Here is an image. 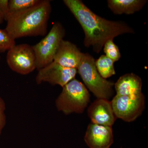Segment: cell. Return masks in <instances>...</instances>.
Segmentation results:
<instances>
[{"label":"cell","mask_w":148,"mask_h":148,"mask_svg":"<svg viewBox=\"0 0 148 148\" xmlns=\"http://www.w3.org/2000/svg\"><path fill=\"white\" fill-rule=\"evenodd\" d=\"M65 5L78 21L84 32V44L99 53L105 43L120 35L133 34L134 29L125 22L108 20L95 14L80 0H64Z\"/></svg>","instance_id":"6da1fadb"},{"label":"cell","mask_w":148,"mask_h":148,"mask_svg":"<svg viewBox=\"0 0 148 148\" xmlns=\"http://www.w3.org/2000/svg\"><path fill=\"white\" fill-rule=\"evenodd\" d=\"M51 12V1L41 0L26 10L12 14L7 19L5 30L14 39L45 36Z\"/></svg>","instance_id":"7a4b0ae2"},{"label":"cell","mask_w":148,"mask_h":148,"mask_svg":"<svg viewBox=\"0 0 148 148\" xmlns=\"http://www.w3.org/2000/svg\"><path fill=\"white\" fill-rule=\"evenodd\" d=\"M62 88L56 101L58 110L66 115L82 113L90 102V94L86 86L75 78Z\"/></svg>","instance_id":"3957f363"},{"label":"cell","mask_w":148,"mask_h":148,"mask_svg":"<svg viewBox=\"0 0 148 148\" xmlns=\"http://www.w3.org/2000/svg\"><path fill=\"white\" fill-rule=\"evenodd\" d=\"M77 71L86 86L98 99L108 100L112 96L114 84L101 76L95 67V59L90 54L83 53Z\"/></svg>","instance_id":"277c9868"},{"label":"cell","mask_w":148,"mask_h":148,"mask_svg":"<svg viewBox=\"0 0 148 148\" xmlns=\"http://www.w3.org/2000/svg\"><path fill=\"white\" fill-rule=\"evenodd\" d=\"M65 35L66 31L63 25L56 21L45 37L32 46L36 55L38 71L53 62L56 51Z\"/></svg>","instance_id":"5b68a950"},{"label":"cell","mask_w":148,"mask_h":148,"mask_svg":"<svg viewBox=\"0 0 148 148\" xmlns=\"http://www.w3.org/2000/svg\"><path fill=\"white\" fill-rule=\"evenodd\" d=\"M145 99L142 92L132 96L116 95L111 102L116 118L127 122L134 121L142 115L145 110Z\"/></svg>","instance_id":"8992f818"},{"label":"cell","mask_w":148,"mask_h":148,"mask_svg":"<svg viewBox=\"0 0 148 148\" xmlns=\"http://www.w3.org/2000/svg\"><path fill=\"white\" fill-rule=\"evenodd\" d=\"M8 65L13 71L28 75L36 69V59L32 46L27 44L14 45L8 51Z\"/></svg>","instance_id":"52a82bcc"},{"label":"cell","mask_w":148,"mask_h":148,"mask_svg":"<svg viewBox=\"0 0 148 148\" xmlns=\"http://www.w3.org/2000/svg\"><path fill=\"white\" fill-rule=\"evenodd\" d=\"M38 71L36 77L37 84L46 82L62 87L75 79L77 72V69L63 67L53 61Z\"/></svg>","instance_id":"ba28073f"},{"label":"cell","mask_w":148,"mask_h":148,"mask_svg":"<svg viewBox=\"0 0 148 148\" xmlns=\"http://www.w3.org/2000/svg\"><path fill=\"white\" fill-rule=\"evenodd\" d=\"M84 139L90 148H110L114 143L112 127L90 123Z\"/></svg>","instance_id":"9c48e42d"},{"label":"cell","mask_w":148,"mask_h":148,"mask_svg":"<svg viewBox=\"0 0 148 148\" xmlns=\"http://www.w3.org/2000/svg\"><path fill=\"white\" fill-rule=\"evenodd\" d=\"M88 115L94 124L111 126L116 119L111 102L104 99L95 100L88 107Z\"/></svg>","instance_id":"30bf717a"},{"label":"cell","mask_w":148,"mask_h":148,"mask_svg":"<svg viewBox=\"0 0 148 148\" xmlns=\"http://www.w3.org/2000/svg\"><path fill=\"white\" fill-rule=\"evenodd\" d=\"M83 54L75 45L63 40L56 51L53 61L63 67L77 70Z\"/></svg>","instance_id":"8fae6325"},{"label":"cell","mask_w":148,"mask_h":148,"mask_svg":"<svg viewBox=\"0 0 148 148\" xmlns=\"http://www.w3.org/2000/svg\"><path fill=\"white\" fill-rule=\"evenodd\" d=\"M143 82L140 77L132 73L120 77L114 84L116 95L132 96L142 93Z\"/></svg>","instance_id":"7c38bea8"},{"label":"cell","mask_w":148,"mask_h":148,"mask_svg":"<svg viewBox=\"0 0 148 148\" xmlns=\"http://www.w3.org/2000/svg\"><path fill=\"white\" fill-rule=\"evenodd\" d=\"M147 3L146 0H108V6L115 14H133L139 11Z\"/></svg>","instance_id":"4fadbf2b"},{"label":"cell","mask_w":148,"mask_h":148,"mask_svg":"<svg viewBox=\"0 0 148 148\" xmlns=\"http://www.w3.org/2000/svg\"><path fill=\"white\" fill-rule=\"evenodd\" d=\"M114 63L106 55H103L95 61V67L101 76L106 79L115 75Z\"/></svg>","instance_id":"5bb4252c"},{"label":"cell","mask_w":148,"mask_h":148,"mask_svg":"<svg viewBox=\"0 0 148 148\" xmlns=\"http://www.w3.org/2000/svg\"><path fill=\"white\" fill-rule=\"evenodd\" d=\"M41 1V0H10L8 2V15L31 8L38 4Z\"/></svg>","instance_id":"9a60e30c"},{"label":"cell","mask_w":148,"mask_h":148,"mask_svg":"<svg viewBox=\"0 0 148 148\" xmlns=\"http://www.w3.org/2000/svg\"><path fill=\"white\" fill-rule=\"evenodd\" d=\"M113 40H109L105 43L103 50L106 56L114 62H116L119 60L121 54L118 47L114 42Z\"/></svg>","instance_id":"2e32d148"},{"label":"cell","mask_w":148,"mask_h":148,"mask_svg":"<svg viewBox=\"0 0 148 148\" xmlns=\"http://www.w3.org/2000/svg\"><path fill=\"white\" fill-rule=\"evenodd\" d=\"M15 40L5 29H0V53L8 51L16 45Z\"/></svg>","instance_id":"e0dca14e"},{"label":"cell","mask_w":148,"mask_h":148,"mask_svg":"<svg viewBox=\"0 0 148 148\" xmlns=\"http://www.w3.org/2000/svg\"><path fill=\"white\" fill-rule=\"evenodd\" d=\"M5 104L2 98L0 96V136L5 126L6 119L5 114Z\"/></svg>","instance_id":"ac0fdd59"},{"label":"cell","mask_w":148,"mask_h":148,"mask_svg":"<svg viewBox=\"0 0 148 148\" xmlns=\"http://www.w3.org/2000/svg\"><path fill=\"white\" fill-rule=\"evenodd\" d=\"M8 0H0V12L3 14L5 21L8 15Z\"/></svg>","instance_id":"d6986e66"},{"label":"cell","mask_w":148,"mask_h":148,"mask_svg":"<svg viewBox=\"0 0 148 148\" xmlns=\"http://www.w3.org/2000/svg\"><path fill=\"white\" fill-rule=\"evenodd\" d=\"M4 20H5L3 15V14L0 12V24H2Z\"/></svg>","instance_id":"ffe728a7"},{"label":"cell","mask_w":148,"mask_h":148,"mask_svg":"<svg viewBox=\"0 0 148 148\" xmlns=\"http://www.w3.org/2000/svg\"><path fill=\"white\" fill-rule=\"evenodd\" d=\"M1 56H0V60H1Z\"/></svg>","instance_id":"44dd1931"}]
</instances>
